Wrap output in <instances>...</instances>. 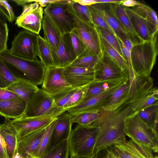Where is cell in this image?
<instances>
[{"mask_svg":"<svg viewBox=\"0 0 158 158\" xmlns=\"http://www.w3.org/2000/svg\"><path fill=\"white\" fill-rule=\"evenodd\" d=\"M139 99L127 100L115 109L100 110L97 119L90 126L99 131L94 145L93 155L101 151L126 140L124 120L135 112Z\"/></svg>","mask_w":158,"mask_h":158,"instance_id":"cell-1","label":"cell"},{"mask_svg":"<svg viewBox=\"0 0 158 158\" xmlns=\"http://www.w3.org/2000/svg\"><path fill=\"white\" fill-rule=\"evenodd\" d=\"M0 58L17 79L37 86L42 84L46 67L40 60H30L11 54L8 49L0 53Z\"/></svg>","mask_w":158,"mask_h":158,"instance_id":"cell-2","label":"cell"},{"mask_svg":"<svg viewBox=\"0 0 158 158\" xmlns=\"http://www.w3.org/2000/svg\"><path fill=\"white\" fill-rule=\"evenodd\" d=\"M157 35L150 40L134 45L131 52V65L137 76H150L158 54Z\"/></svg>","mask_w":158,"mask_h":158,"instance_id":"cell-3","label":"cell"},{"mask_svg":"<svg viewBox=\"0 0 158 158\" xmlns=\"http://www.w3.org/2000/svg\"><path fill=\"white\" fill-rule=\"evenodd\" d=\"M99 131L97 128L77 124L72 129L68 137L71 157H90L93 152Z\"/></svg>","mask_w":158,"mask_h":158,"instance_id":"cell-4","label":"cell"},{"mask_svg":"<svg viewBox=\"0 0 158 158\" xmlns=\"http://www.w3.org/2000/svg\"><path fill=\"white\" fill-rule=\"evenodd\" d=\"M124 123L126 135L138 143L158 153V133L142 121L135 112L126 117Z\"/></svg>","mask_w":158,"mask_h":158,"instance_id":"cell-5","label":"cell"},{"mask_svg":"<svg viewBox=\"0 0 158 158\" xmlns=\"http://www.w3.org/2000/svg\"><path fill=\"white\" fill-rule=\"evenodd\" d=\"M65 111V110L55 104L52 95L42 89H39L27 103L24 112L20 117L28 118L46 115L56 118Z\"/></svg>","mask_w":158,"mask_h":158,"instance_id":"cell-6","label":"cell"},{"mask_svg":"<svg viewBox=\"0 0 158 158\" xmlns=\"http://www.w3.org/2000/svg\"><path fill=\"white\" fill-rule=\"evenodd\" d=\"M74 16V24L72 30L85 43L93 54L102 58L104 55L101 36L97 27L93 23L85 22L70 10Z\"/></svg>","mask_w":158,"mask_h":158,"instance_id":"cell-7","label":"cell"},{"mask_svg":"<svg viewBox=\"0 0 158 158\" xmlns=\"http://www.w3.org/2000/svg\"><path fill=\"white\" fill-rule=\"evenodd\" d=\"M70 3L50 4L44 9V15L50 20L61 35L70 33L74 28V19L69 10Z\"/></svg>","mask_w":158,"mask_h":158,"instance_id":"cell-8","label":"cell"},{"mask_svg":"<svg viewBox=\"0 0 158 158\" xmlns=\"http://www.w3.org/2000/svg\"><path fill=\"white\" fill-rule=\"evenodd\" d=\"M38 37V35L25 30L19 31L11 42L10 53L23 59H37Z\"/></svg>","mask_w":158,"mask_h":158,"instance_id":"cell-9","label":"cell"},{"mask_svg":"<svg viewBox=\"0 0 158 158\" xmlns=\"http://www.w3.org/2000/svg\"><path fill=\"white\" fill-rule=\"evenodd\" d=\"M31 3L23 6L21 14L18 17L15 24L37 35H39L41 28L44 10L38 2L30 0Z\"/></svg>","mask_w":158,"mask_h":158,"instance_id":"cell-10","label":"cell"},{"mask_svg":"<svg viewBox=\"0 0 158 158\" xmlns=\"http://www.w3.org/2000/svg\"><path fill=\"white\" fill-rule=\"evenodd\" d=\"M64 68L55 66L46 67L42 89L53 95L71 87L64 75Z\"/></svg>","mask_w":158,"mask_h":158,"instance_id":"cell-11","label":"cell"},{"mask_svg":"<svg viewBox=\"0 0 158 158\" xmlns=\"http://www.w3.org/2000/svg\"><path fill=\"white\" fill-rule=\"evenodd\" d=\"M117 158H158L152 151L132 139L125 140L110 147Z\"/></svg>","mask_w":158,"mask_h":158,"instance_id":"cell-12","label":"cell"},{"mask_svg":"<svg viewBox=\"0 0 158 158\" xmlns=\"http://www.w3.org/2000/svg\"><path fill=\"white\" fill-rule=\"evenodd\" d=\"M56 118L48 115L28 118H19L11 120L12 125L17 133V141L28 134L45 127Z\"/></svg>","mask_w":158,"mask_h":158,"instance_id":"cell-13","label":"cell"},{"mask_svg":"<svg viewBox=\"0 0 158 158\" xmlns=\"http://www.w3.org/2000/svg\"><path fill=\"white\" fill-rule=\"evenodd\" d=\"M125 81L99 94L85 98L78 106L68 109L67 113L72 116L82 112L99 111L110 96Z\"/></svg>","mask_w":158,"mask_h":158,"instance_id":"cell-14","label":"cell"},{"mask_svg":"<svg viewBox=\"0 0 158 158\" xmlns=\"http://www.w3.org/2000/svg\"><path fill=\"white\" fill-rule=\"evenodd\" d=\"M54 66L64 68L71 64L77 56L73 47L70 33L61 36L60 43L56 50H52Z\"/></svg>","mask_w":158,"mask_h":158,"instance_id":"cell-15","label":"cell"},{"mask_svg":"<svg viewBox=\"0 0 158 158\" xmlns=\"http://www.w3.org/2000/svg\"><path fill=\"white\" fill-rule=\"evenodd\" d=\"M94 71L70 64L64 68L63 73L72 87L80 88L86 86L94 79Z\"/></svg>","mask_w":158,"mask_h":158,"instance_id":"cell-16","label":"cell"},{"mask_svg":"<svg viewBox=\"0 0 158 158\" xmlns=\"http://www.w3.org/2000/svg\"><path fill=\"white\" fill-rule=\"evenodd\" d=\"M128 78L129 76L121 69L104 53L95 69L94 79L106 80Z\"/></svg>","mask_w":158,"mask_h":158,"instance_id":"cell-17","label":"cell"},{"mask_svg":"<svg viewBox=\"0 0 158 158\" xmlns=\"http://www.w3.org/2000/svg\"><path fill=\"white\" fill-rule=\"evenodd\" d=\"M126 13L137 35L143 41L151 39L157 35L147 20L132 7H125Z\"/></svg>","mask_w":158,"mask_h":158,"instance_id":"cell-18","label":"cell"},{"mask_svg":"<svg viewBox=\"0 0 158 158\" xmlns=\"http://www.w3.org/2000/svg\"><path fill=\"white\" fill-rule=\"evenodd\" d=\"M108 8L126 32L134 45L143 41L137 35L126 13L125 7L119 4H109Z\"/></svg>","mask_w":158,"mask_h":158,"instance_id":"cell-19","label":"cell"},{"mask_svg":"<svg viewBox=\"0 0 158 158\" xmlns=\"http://www.w3.org/2000/svg\"><path fill=\"white\" fill-rule=\"evenodd\" d=\"M45 127L33 131L17 141V150L22 158L32 157L39 144Z\"/></svg>","mask_w":158,"mask_h":158,"instance_id":"cell-20","label":"cell"},{"mask_svg":"<svg viewBox=\"0 0 158 158\" xmlns=\"http://www.w3.org/2000/svg\"><path fill=\"white\" fill-rule=\"evenodd\" d=\"M27 103L22 98L0 102V115L9 118L16 119L21 116L25 110Z\"/></svg>","mask_w":158,"mask_h":158,"instance_id":"cell-21","label":"cell"},{"mask_svg":"<svg viewBox=\"0 0 158 158\" xmlns=\"http://www.w3.org/2000/svg\"><path fill=\"white\" fill-rule=\"evenodd\" d=\"M11 120L5 118L0 125V134L5 142L9 158H13L17 149V133L11 123Z\"/></svg>","mask_w":158,"mask_h":158,"instance_id":"cell-22","label":"cell"},{"mask_svg":"<svg viewBox=\"0 0 158 158\" xmlns=\"http://www.w3.org/2000/svg\"><path fill=\"white\" fill-rule=\"evenodd\" d=\"M130 87L129 78L110 96L100 110H113L123 104L127 100Z\"/></svg>","mask_w":158,"mask_h":158,"instance_id":"cell-23","label":"cell"},{"mask_svg":"<svg viewBox=\"0 0 158 158\" xmlns=\"http://www.w3.org/2000/svg\"><path fill=\"white\" fill-rule=\"evenodd\" d=\"M66 112L56 118L51 145L68 137L72 129L71 116Z\"/></svg>","mask_w":158,"mask_h":158,"instance_id":"cell-24","label":"cell"},{"mask_svg":"<svg viewBox=\"0 0 158 158\" xmlns=\"http://www.w3.org/2000/svg\"><path fill=\"white\" fill-rule=\"evenodd\" d=\"M128 78H122L106 80L94 79L85 86V98L99 94L106 91L117 85L123 82Z\"/></svg>","mask_w":158,"mask_h":158,"instance_id":"cell-25","label":"cell"},{"mask_svg":"<svg viewBox=\"0 0 158 158\" xmlns=\"http://www.w3.org/2000/svg\"><path fill=\"white\" fill-rule=\"evenodd\" d=\"M35 85L27 81L19 80L6 88L15 94L27 103L39 89Z\"/></svg>","mask_w":158,"mask_h":158,"instance_id":"cell-26","label":"cell"},{"mask_svg":"<svg viewBox=\"0 0 158 158\" xmlns=\"http://www.w3.org/2000/svg\"><path fill=\"white\" fill-rule=\"evenodd\" d=\"M95 9L102 18L115 35L122 41L128 38L127 34L120 24L110 12L108 8H101L97 4L93 5Z\"/></svg>","mask_w":158,"mask_h":158,"instance_id":"cell-27","label":"cell"},{"mask_svg":"<svg viewBox=\"0 0 158 158\" xmlns=\"http://www.w3.org/2000/svg\"><path fill=\"white\" fill-rule=\"evenodd\" d=\"M42 27L44 33V39L49 44L52 51L58 48L61 34L46 16L44 15Z\"/></svg>","mask_w":158,"mask_h":158,"instance_id":"cell-28","label":"cell"},{"mask_svg":"<svg viewBox=\"0 0 158 158\" xmlns=\"http://www.w3.org/2000/svg\"><path fill=\"white\" fill-rule=\"evenodd\" d=\"M136 113L142 121L158 133V101Z\"/></svg>","mask_w":158,"mask_h":158,"instance_id":"cell-29","label":"cell"},{"mask_svg":"<svg viewBox=\"0 0 158 158\" xmlns=\"http://www.w3.org/2000/svg\"><path fill=\"white\" fill-rule=\"evenodd\" d=\"M56 118L45 127L39 144L33 153L32 157L41 158L51 146Z\"/></svg>","mask_w":158,"mask_h":158,"instance_id":"cell-30","label":"cell"},{"mask_svg":"<svg viewBox=\"0 0 158 158\" xmlns=\"http://www.w3.org/2000/svg\"><path fill=\"white\" fill-rule=\"evenodd\" d=\"M104 53L118 65L124 72L129 76V68L127 60L120 54L101 35Z\"/></svg>","mask_w":158,"mask_h":158,"instance_id":"cell-31","label":"cell"},{"mask_svg":"<svg viewBox=\"0 0 158 158\" xmlns=\"http://www.w3.org/2000/svg\"><path fill=\"white\" fill-rule=\"evenodd\" d=\"M68 137L51 145L41 158H69Z\"/></svg>","mask_w":158,"mask_h":158,"instance_id":"cell-32","label":"cell"},{"mask_svg":"<svg viewBox=\"0 0 158 158\" xmlns=\"http://www.w3.org/2000/svg\"><path fill=\"white\" fill-rule=\"evenodd\" d=\"M37 56L46 67L54 66L52 49L46 41L40 35L38 37Z\"/></svg>","mask_w":158,"mask_h":158,"instance_id":"cell-33","label":"cell"},{"mask_svg":"<svg viewBox=\"0 0 158 158\" xmlns=\"http://www.w3.org/2000/svg\"><path fill=\"white\" fill-rule=\"evenodd\" d=\"M143 17L156 33L158 30V21L156 12L148 6L139 2L136 6L132 7Z\"/></svg>","mask_w":158,"mask_h":158,"instance_id":"cell-34","label":"cell"},{"mask_svg":"<svg viewBox=\"0 0 158 158\" xmlns=\"http://www.w3.org/2000/svg\"><path fill=\"white\" fill-rule=\"evenodd\" d=\"M101 58L98 56L89 53L77 58L71 64L95 70Z\"/></svg>","mask_w":158,"mask_h":158,"instance_id":"cell-35","label":"cell"},{"mask_svg":"<svg viewBox=\"0 0 158 158\" xmlns=\"http://www.w3.org/2000/svg\"><path fill=\"white\" fill-rule=\"evenodd\" d=\"M99 111L81 113L71 116V121L73 124L76 123L84 126H89L98 118Z\"/></svg>","mask_w":158,"mask_h":158,"instance_id":"cell-36","label":"cell"},{"mask_svg":"<svg viewBox=\"0 0 158 158\" xmlns=\"http://www.w3.org/2000/svg\"><path fill=\"white\" fill-rule=\"evenodd\" d=\"M69 8L71 11L82 20L93 23L88 6L81 4L74 0H72L69 4Z\"/></svg>","mask_w":158,"mask_h":158,"instance_id":"cell-37","label":"cell"},{"mask_svg":"<svg viewBox=\"0 0 158 158\" xmlns=\"http://www.w3.org/2000/svg\"><path fill=\"white\" fill-rule=\"evenodd\" d=\"M0 58V88L6 89L18 81Z\"/></svg>","mask_w":158,"mask_h":158,"instance_id":"cell-38","label":"cell"},{"mask_svg":"<svg viewBox=\"0 0 158 158\" xmlns=\"http://www.w3.org/2000/svg\"><path fill=\"white\" fill-rule=\"evenodd\" d=\"M70 35L72 44L77 58L91 53L85 43L74 33L72 31Z\"/></svg>","mask_w":158,"mask_h":158,"instance_id":"cell-39","label":"cell"},{"mask_svg":"<svg viewBox=\"0 0 158 158\" xmlns=\"http://www.w3.org/2000/svg\"><path fill=\"white\" fill-rule=\"evenodd\" d=\"M78 88L71 87L56 94L52 95L55 104L58 107L63 108L71 96Z\"/></svg>","mask_w":158,"mask_h":158,"instance_id":"cell-40","label":"cell"},{"mask_svg":"<svg viewBox=\"0 0 158 158\" xmlns=\"http://www.w3.org/2000/svg\"><path fill=\"white\" fill-rule=\"evenodd\" d=\"M96 27L100 35L120 54L124 57L120 46L115 35L107 29L100 27Z\"/></svg>","mask_w":158,"mask_h":158,"instance_id":"cell-41","label":"cell"},{"mask_svg":"<svg viewBox=\"0 0 158 158\" xmlns=\"http://www.w3.org/2000/svg\"><path fill=\"white\" fill-rule=\"evenodd\" d=\"M85 98V86L77 89L63 107L67 111L80 104Z\"/></svg>","mask_w":158,"mask_h":158,"instance_id":"cell-42","label":"cell"},{"mask_svg":"<svg viewBox=\"0 0 158 158\" xmlns=\"http://www.w3.org/2000/svg\"><path fill=\"white\" fill-rule=\"evenodd\" d=\"M93 24L97 27H100L107 29L114 35L115 34L107 24L105 21L98 13L93 5L88 6Z\"/></svg>","mask_w":158,"mask_h":158,"instance_id":"cell-43","label":"cell"},{"mask_svg":"<svg viewBox=\"0 0 158 158\" xmlns=\"http://www.w3.org/2000/svg\"><path fill=\"white\" fill-rule=\"evenodd\" d=\"M8 31L6 22L0 19V53L7 49Z\"/></svg>","mask_w":158,"mask_h":158,"instance_id":"cell-44","label":"cell"},{"mask_svg":"<svg viewBox=\"0 0 158 158\" xmlns=\"http://www.w3.org/2000/svg\"><path fill=\"white\" fill-rule=\"evenodd\" d=\"M0 13L10 22L15 19L13 8L6 1L0 0Z\"/></svg>","mask_w":158,"mask_h":158,"instance_id":"cell-45","label":"cell"},{"mask_svg":"<svg viewBox=\"0 0 158 158\" xmlns=\"http://www.w3.org/2000/svg\"><path fill=\"white\" fill-rule=\"evenodd\" d=\"M158 97L157 96L153 95L152 92L151 94L145 97L138 104L135 108V112H137L143 109L154 104L158 101Z\"/></svg>","mask_w":158,"mask_h":158,"instance_id":"cell-46","label":"cell"},{"mask_svg":"<svg viewBox=\"0 0 158 158\" xmlns=\"http://www.w3.org/2000/svg\"><path fill=\"white\" fill-rule=\"evenodd\" d=\"M18 95L6 89L0 88V102L16 98Z\"/></svg>","mask_w":158,"mask_h":158,"instance_id":"cell-47","label":"cell"},{"mask_svg":"<svg viewBox=\"0 0 158 158\" xmlns=\"http://www.w3.org/2000/svg\"><path fill=\"white\" fill-rule=\"evenodd\" d=\"M42 7H46L48 5L56 3H71L72 0H35Z\"/></svg>","mask_w":158,"mask_h":158,"instance_id":"cell-48","label":"cell"},{"mask_svg":"<svg viewBox=\"0 0 158 158\" xmlns=\"http://www.w3.org/2000/svg\"><path fill=\"white\" fill-rule=\"evenodd\" d=\"M0 158H9L4 140L0 134Z\"/></svg>","mask_w":158,"mask_h":158,"instance_id":"cell-49","label":"cell"},{"mask_svg":"<svg viewBox=\"0 0 158 158\" xmlns=\"http://www.w3.org/2000/svg\"><path fill=\"white\" fill-rule=\"evenodd\" d=\"M139 3V2L133 0H122L120 4L123 6L127 7H132L137 5Z\"/></svg>","mask_w":158,"mask_h":158,"instance_id":"cell-50","label":"cell"},{"mask_svg":"<svg viewBox=\"0 0 158 158\" xmlns=\"http://www.w3.org/2000/svg\"><path fill=\"white\" fill-rule=\"evenodd\" d=\"M122 41L125 48L131 52L134 46L131 41L128 38H127Z\"/></svg>","mask_w":158,"mask_h":158,"instance_id":"cell-51","label":"cell"},{"mask_svg":"<svg viewBox=\"0 0 158 158\" xmlns=\"http://www.w3.org/2000/svg\"><path fill=\"white\" fill-rule=\"evenodd\" d=\"M97 4L102 3L120 4L122 0H95Z\"/></svg>","mask_w":158,"mask_h":158,"instance_id":"cell-52","label":"cell"},{"mask_svg":"<svg viewBox=\"0 0 158 158\" xmlns=\"http://www.w3.org/2000/svg\"><path fill=\"white\" fill-rule=\"evenodd\" d=\"M83 5L90 6L91 5L97 4L95 0H74Z\"/></svg>","mask_w":158,"mask_h":158,"instance_id":"cell-53","label":"cell"},{"mask_svg":"<svg viewBox=\"0 0 158 158\" xmlns=\"http://www.w3.org/2000/svg\"><path fill=\"white\" fill-rule=\"evenodd\" d=\"M103 158H117L113 151L110 148L107 150V152L106 155Z\"/></svg>","mask_w":158,"mask_h":158,"instance_id":"cell-54","label":"cell"},{"mask_svg":"<svg viewBox=\"0 0 158 158\" xmlns=\"http://www.w3.org/2000/svg\"><path fill=\"white\" fill-rule=\"evenodd\" d=\"M19 6H23L24 5L31 3L30 0H13L12 1Z\"/></svg>","mask_w":158,"mask_h":158,"instance_id":"cell-55","label":"cell"},{"mask_svg":"<svg viewBox=\"0 0 158 158\" xmlns=\"http://www.w3.org/2000/svg\"><path fill=\"white\" fill-rule=\"evenodd\" d=\"M152 94L155 96H157L158 95V90L157 88L153 87L152 91Z\"/></svg>","mask_w":158,"mask_h":158,"instance_id":"cell-56","label":"cell"},{"mask_svg":"<svg viewBox=\"0 0 158 158\" xmlns=\"http://www.w3.org/2000/svg\"><path fill=\"white\" fill-rule=\"evenodd\" d=\"M13 158H22L18 152L17 150V149Z\"/></svg>","mask_w":158,"mask_h":158,"instance_id":"cell-57","label":"cell"},{"mask_svg":"<svg viewBox=\"0 0 158 158\" xmlns=\"http://www.w3.org/2000/svg\"><path fill=\"white\" fill-rule=\"evenodd\" d=\"M94 155H93L92 156L90 157H69V158H94Z\"/></svg>","mask_w":158,"mask_h":158,"instance_id":"cell-58","label":"cell"},{"mask_svg":"<svg viewBox=\"0 0 158 158\" xmlns=\"http://www.w3.org/2000/svg\"><path fill=\"white\" fill-rule=\"evenodd\" d=\"M98 153H97V154H95L94 156V158H98Z\"/></svg>","mask_w":158,"mask_h":158,"instance_id":"cell-59","label":"cell"},{"mask_svg":"<svg viewBox=\"0 0 158 158\" xmlns=\"http://www.w3.org/2000/svg\"><path fill=\"white\" fill-rule=\"evenodd\" d=\"M34 158V157H29V158Z\"/></svg>","mask_w":158,"mask_h":158,"instance_id":"cell-60","label":"cell"},{"mask_svg":"<svg viewBox=\"0 0 158 158\" xmlns=\"http://www.w3.org/2000/svg\"></svg>","mask_w":158,"mask_h":158,"instance_id":"cell-61","label":"cell"}]
</instances>
